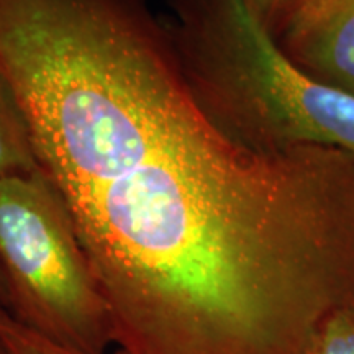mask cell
Here are the masks:
<instances>
[{
	"instance_id": "cell-1",
	"label": "cell",
	"mask_w": 354,
	"mask_h": 354,
	"mask_svg": "<svg viewBox=\"0 0 354 354\" xmlns=\"http://www.w3.org/2000/svg\"><path fill=\"white\" fill-rule=\"evenodd\" d=\"M0 68L118 354H304L354 305L353 154L230 135L148 0H0Z\"/></svg>"
},
{
	"instance_id": "cell-2",
	"label": "cell",
	"mask_w": 354,
	"mask_h": 354,
	"mask_svg": "<svg viewBox=\"0 0 354 354\" xmlns=\"http://www.w3.org/2000/svg\"><path fill=\"white\" fill-rule=\"evenodd\" d=\"M185 81L205 112L256 148L328 146L354 156V97L317 81L246 0H165Z\"/></svg>"
},
{
	"instance_id": "cell-3",
	"label": "cell",
	"mask_w": 354,
	"mask_h": 354,
	"mask_svg": "<svg viewBox=\"0 0 354 354\" xmlns=\"http://www.w3.org/2000/svg\"><path fill=\"white\" fill-rule=\"evenodd\" d=\"M0 264L12 317L86 354L115 348L113 323L66 205L43 172L0 180Z\"/></svg>"
},
{
	"instance_id": "cell-4",
	"label": "cell",
	"mask_w": 354,
	"mask_h": 354,
	"mask_svg": "<svg viewBox=\"0 0 354 354\" xmlns=\"http://www.w3.org/2000/svg\"><path fill=\"white\" fill-rule=\"evenodd\" d=\"M276 39L305 73L354 97V0H299Z\"/></svg>"
},
{
	"instance_id": "cell-5",
	"label": "cell",
	"mask_w": 354,
	"mask_h": 354,
	"mask_svg": "<svg viewBox=\"0 0 354 354\" xmlns=\"http://www.w3.org/2000/svg\"><path fill=\"white\" fill-rule=\"evenodd\" d=\"M38 172L41 169L25 110L0 68V180Z\"/></svg>"
},
{
	"instance_id": "cell-6",
	"label": "cell",
	"mask_w": 354,
	"mask_h": 354,
	"mask_svg": "<svg viewBox=\"0 0 354 354\" xmlns=\"http://www.w3.org/2000/svg\"><path fill=\"white\" fill-rule=\"evenodd\" d=\"M304 354H354V305L331 312L318 325Z\"/></svg>"
},
{
	"instance_id": "cell-7",
	"label": "cell",
	"mask_w": 354,
	"mask_h": 354,
	"mask_svg": "<svg viewBox=\"0 0 354 354\" xmlns=\"http://www.w3.org/2000/svg\"><path fill=\"white\" fill-rule=\"evenodd\" d=\"M0 343L7 354H86L61 346L0 308Z\"/></svg>"
},
{
	"instance_id": "cell-8",
	"label": "cell",
	"mask_w": 354,
	"mask_h": 354,
	"mask_svg": "<svg viewBox=\"0 0 354 354\" xmlns=\"http://www.w3.org/2000/svg\"><path fill=\"white\" fill-rule=\"evenodd\" d=\"M299 0H251V8L266 28L276 38L282 24Z\"/></svg>"
},
{
	"instance_id": "cell-9",
	"label": "cell",
	"mask_w": 354,
	"mask_h": 354,
	"mask_svg": "<svg viewBox=\"0 0 354 354\" xmlns=\"http://www.w3.org/2000/svg\"><path fill=\"white\" fill-rule=\"evenodd\" d=\"M0 308L7 310L12 313V299H10V289H8V282L3 272L2 264H0Z\"/></svg>"
},
{
	"instance_id": "cell-10",
	"label": "cell",
	"mask_w": 354,
	"mask_h": 354,
	"mask_svg": "<svg viewBox=\"0 0 354 354\" xmlns=\"http://www.w3.org/2000/svg\"><path fill=\"white\" fill-rule=\"evenodd\" d=\"M0 354H7V351H6V349H3V346H2V343H0Z\"/></svg>"
},
{
	"instance_id": "cell-11",
	"label": "cell",
	"mask_w": 354,
	"mask_h": 354,
	"mask_svg": "<svg viewBox=\"0 0 354 354\" xmlns=\"http://www.w3.org/2000/svg\"><path fill=\"white\" fill-rule=\"evenodd\" d=\"M246 2H248V3H250V6H251V0H246Z\"/></svg>"
}]
</instances>
